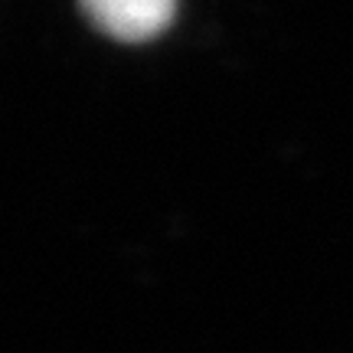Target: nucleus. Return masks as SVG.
Instances as JSON below:
<instances>
[{
    "instance_id": "nucleus-1",
    "label": "nucleus",
    "mask_w": 353,
    "mask_h": 353,
    "mask_svg": "<svg viewBox=\"0 0 353 353\" xmlns=\"http://www.w3.org/2000/svg\"><path fill=\"white\" fill-rule=\"evenodd\" d=\"M79 10L114 43H148L174 23L176 0H79Z\"/></svg>"
}]
</instances>
